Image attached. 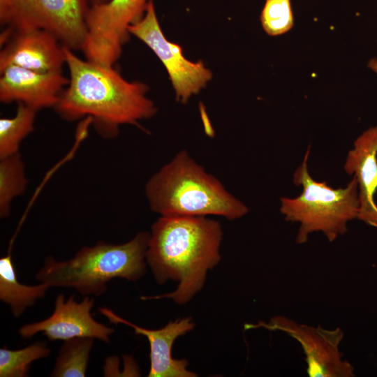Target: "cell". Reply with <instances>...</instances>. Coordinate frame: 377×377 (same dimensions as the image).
<instances>
[{"mask_svg": "<svg viewBox=\"0 0 377 377\" xmlns=\"http://www.w3.org/2000/svg\"><path fill=\"white\" fill-rule=\"evenodd\" d=\"M128 32L149 47L161 61L179 102L187 103L212 80L210 69L200 61L188 60L182 47L165 36L152 0L143 17L128 27Z\"/></svg>", "mask_w": 377, "mask_h": 377, "instance_id": "8", "label": "cell"}, {"mask_svg": "<svg viewBox=\"0 0 377 377\" xmlns=\"http://www.w3.org/2000/svg\"><path fill=\"white\" fill-rule=\"evenodd\" d=\"M94 340L89 337H76L64 341L50 376H85Z\"/></svg>", "mask_w": 377, "mask_h": 377, "instance_id": "17", "label": "cell"}, {"mask_svg": "<svg viewBox=\"0 0 377 377\" xmlns=\"http://www.w3.org/2000/svg\"><path fill=\"white\" fill-rule=\"evenodd\" d=\"M89 0H0V40L13 32L42 29L66 47L82 49Z\"/></svg>", "mask_w": 377, "mask_h": 377, "instance_id": "6", "label": "cell"}, {"mask_svg": "<svg viewBox=\"0 0 377 377\" xmlns=\"http://www.w3.org/2000/svg\"><path fill=\"white\" fill-rule=\"evenodd\" d=\"M265 327L282 331L297 341L305 354L306 372L310 377H352L354 369L339 350L343 332L339 327L325 330L298 324L284 316L273 317L269 323L246 325V329Z\"/></svg>", "mask_w": 377, "mask_h": 377, "instance_id": "9", "label": "cell"}, {"mask_svg": "<svg viewBox=\"0 0 377 377\" xmlns=\"http://www.w3.org/2000/svg\"><path fill=\"white\" fill-rule=\"evenodd\" d=\"M149 233L140 232L121 244L98 242L83 246L70 260L47 257L36 279L50 287L73 288L82 295L100 296L115 278L137 281L146 272Z\"/></svg>", "mask_w": 377, "mask_h": 377, "instance_id": "4", "label": "cell"}, {"mask_svg": "<svg viewBox=\"0 0 377 377\" xmlns=\"http://www.w3.org/2000/svg\"><path fill=\"white\" fill-rule=\"evenodd\" d=\"M69 82L54 107L63 119L89 118L97 133L112 138L124 124L138 125L154 117L157 108L147 96L148 86L125 79L113 66L101 65L64 47Z\"/></svg>", "mask_w": 377, "mask_h": 377, "instance_id": "1", "label": "cell"}, {"mask_svg": "<svg viewBox=\"0 0 377 377\" xmlns=\"http://www.w3.org/2000/svg\"><path fill=\"white\" fill-rule=\"evenodd\" d=\"M0 72L17 66L38 72H61L66 65L64 46L42 29L16 31L0 40Z\"/></svg>", "mask_w": 377, "mask_h": 377, "instance_id": "11", "label": "cell"}, {"mask_svg": "<svg viewBox=\"0 0 377 377\" xmlns=\"http://www.w3.org/2000/svg\"><path fill=\"white\" fill-rule=\"evenodd\" d=\"M50 287L40 282L28 286L17 280L10 253L0 259V300L7 304L15 318H19L25 309L42 298Z\"/></svg>", "mask_w": 377, "mask_h": 377, "instance_id": "15", "label": "cell"}, {"mask_svg": "<svg viewBox=\"0 0 377 377\" xmlns=\"http://www.w3.org/2000/svg\"><path fill=\"white\" fill-rule=\"evenodd\" d=\"M145 194L151 210L161 216L216 215L235 220L249 212L245 204L186 150L149 179Z\"/></svg>", "mask_w": 377, "mask_h": 377, "instance_id": "3", "label": "cell"}, {"mask_svg": "<svg viewBox=\"0 0 377 377\" xmlns=\"http://www.w3.org/2000/svg\"><path fill=\"white\" fill-rule=\"evenodd\" d=\"M27 184L25 166L20 152L0 159L1 218L9 216L11 202L24 193Z\"/></svg>", "mask_w": 377, "mask_h": 377, "instance_id": "18", "label": "cell"}, {"mask_svg": "<svg viewBox=\"0 0 377 377\" xmlns=\"http://www.w3.org/2000/svg\"><path fill=\"white\" fill-rule=\"evenodd\" d=\"M345 172L355 177L358 184L357 219L377 228V126L359 135L346 158Z\"/></svg>", "mask_w": 377, "mask_h": 377, "instance_id": "14", "label": "cell"}, {"mask_svg": "<svg viewBox=\"0 0 377 377\" xmlns=\"http://www.w3.org/2000/svg\"><path fill=\"white\" fill-rule=\"evenodd\" d=\"M108 0H89L90 4H96V3H104Z\"/></svg>", "mask_w": 377, "mask_h": 377, "instance_id": "22", "label": "cell"}, {"mask_svg": "<svg viewBox=\"0 0 377 377\" xmlns=\"http://www.w3.org/2000/svg\"><path fill=\"white\" fill-rule=\"evenodd\" d=\"M367 66L377 74V58L371 59L368 62Z\"/></svg>", "mask_w": 377, "mask_h": 377, "instance_id": "21", "label": "cell"}, {"mask_svg": "<svg viewBox=\"0 0 377 377\" xmlns=\"http://www.w3.org/2000/svg\"><path fill=\"white\" fill-rule=\"evenodd\" d=\"M222 236L219 222L206 216H161L151 226L146 261L158 283L170 279L178 286L172 293L141 300L189 301L204 286L207 271L219 262Z\"/></svg>", "mask_w": 377, "mask_h": 377, "instance_id": "2", "label": "cell"}, {"mask_svg": "<svg viewBox=\"0 0 377 377\" xmlns=\"http://www.w3.org/2000/svg\"><path fill=\"white\" fill-rule=\"evenodd\" d=\"M50 349L46 343L37 341L24 348L0 349V376L24 377L28 374L30 364L35 360L47 357Z\"/></svg>", "mask_w": 377, "mask_h": 377, "instance_id": "19", "label": "cell"}, {"mask_svg": "<svg viewBox=\"0 0 377 377\" xmlns=\"http://www.w3.org/2000/svg\"><path fill=\"white\" fill-rule=\"evenodd\" d=\"M310 148L293 174V183L302 186L297 197L281 198L280 212L286 221L300 224L295 242L302 244L309 235L323 232L330 242L348 230L350 221L357 219L359 212L358 184L354 176L343 188H334L326 182L316 181L309 174L308 159Z\"/></svg>", "mask_w": 377, "mask_h": 377, "instance_id": "5", "label": "cell"}, {"mask_svg": "<svg viewBox=\"0 0 377 377\" xmlns=\"http://www.w3.org/2000/svg\"><path fill=\"white\" fill-rule=\"evenodd\" d=\"M99 311L112 323L124 324L133 327L135 333L147 337L149 344L150 369L148 377H195L196 374L188 371L186 360H176L172 356L174 341L194 327L191 318L170 322L163 328L148 330L138 326L115 314L106 307Z\"/></svg>", "mask_w": 377, "mask_h": 377, "instance_id": "13", "label": "cell"}, {"mask_svg": "<svg viewBox=\"0 0 377 377\" xmlns=\"http://www.w3.org/2000/svg\"><path fill=\"white\" fill-rule=\"evenodd\" d=\"M265 32L271 36L283 34L294 25L290 0H265L260 14Z\"/></svg>", "mask_w": 377, "mask_h": 377, "instance_id": "20", "label": "cell"}, {"mask_svg": "<svg viewBox=\"0 0 377 377\" xmlns=\"http://www.w3.org/2000/svg\"><path fill=\"white\" fill-rule=\"evenodd\" d=\"M37 112L18 103L14 117L0 119V159L19 153L21 142L34 130Z\"/></svg>", "mask_w": 377, "mask_h": 377, "instance_id": "16", "label": "cell"}, {"mask_svg": "<svg viewBox=\"0 0 377 377\" xmlns=\"http://www.w3.org/2000/svg\"><path fill=\"white\" fill-rule=\"evenodd\" d=\"M150 0H108L90 4L85 15L86 36L81 50L85 59L113 66L128 41V27L145 13Z\"/></svg>", "mask_w": 377, "mask_h": 377, "instance_id": "7", "label": "cell"}, {"mask_svg": "<svg viewBox=\"0 0 377 377\" xmlns=\"http://www.w3.org/2000/svg\"><path fill=\"white\" fill-rule=\"evenodd\" d=\"M0 73V101L22 103L36 111L54 108L69 82L62 71L38 72L9 66Z\"/></svg>", "mask_w": 377, "mask_h": 377, "instance_id": "12", "label": "cell"}, {"mask_svg": "<svg viewBox=\"0 0 377 377\" xmlns=\"http://www.w3.org/2000/svg\"><path fill=\"white\" fill-rule=\"evenodd\" d=\"M94 304V299L88 296L78 302L73 295L66 300L63 295H58L52 315L24 325L19 329V334L27 339L42 332L50 341L89 337L108 343L114 329L94 319L91 314Z\"/></svg>", "mask_w": 377, "mask_h": 377, "instance_id": "10", "label": "cell"}]
</instances>
